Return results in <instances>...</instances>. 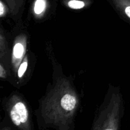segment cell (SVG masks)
<instances>
[{
  "instance_id": "cell-1",
  "label": "cell",
  "mask_w": 130,
  "mask_h": 130,
  "mask_svg": "<svg viewBox=\"0 0 130 130\" xmlns=\"http://www.w3.org/2000/svg\"><path fill=\"white\" fill-rule=\"evenodd\" d=\"M55 76V75H54ZM39 115L46 126L69 130L79 106V99L72 81L57 76L50 89L39 101Z\"/></svg>"
},
{
  "instance_id": "cell-2",
  "label": "cell",
  "mask_w": 130,
  "mask_h": 130,
  "mask_svg": "<svg viewBox=\"0 0 130 130\" xmlns=\"http://www.w3.org/2000/svg\"><path fill=\"white\" fill-rule=\"evenodd\" d=\"M124 112L119 89L110 85L91 126V130H119Z\"/></svg>"
},
{
  "instance_id": "cell-3",
  "label": "cell",
  "mask_w": 130,
  "mask_h": 130,
  "mask_svg": "<svg viewBox=\"0 0 130 130\" xmlns=\"http://www.w3.org/2000/svg\"><path fill=\"white\" fill-rule=\"evenodd\" d=\"M4 107L11 123L17 128L32 130L30 108L22 95L13 93L6 99Z\"/></svg>"
},
{
  "instance_id": "cell-4",
  "label": "cell",
  "mask_w": 130,
  "mask_h": 130,
  "mask_svg": "<svg viewBox=\"0 0 130 130\" xmlns=\"http://www.w3.org/2000/svg\"><path fill=\"white\" fill-rule=\"evenodd\" d=\"M28 36L25 32H20L15 36L10 51V69L11 79L15 82L19 66L27 53Z\"/></svg>"
},
{
  "instance_id": "cell-5",
  "label": "cell",
  "mask_w": 130,
  "mask_h": 130,
  "mask_svg": "<svg viewBox=\"0 0 130 130\" xmlns=\"http://www.w3.org/2000/svg\"><path fill=\"white\" fill-rule=\"evenodd\" d=\"M56 5V0H32L30 10L36 19H40L44 17L48 11Z\"/></svg>"
},
{
  "instance_id": "cell-6",
  "label": "cell",
  "mask_w": 130,
  "mask_h": 130,
  "mask_svg": "<svg viewBox=\"0 0 130 130\" xmlns=\"http://www.w3.org/2000/svg\"><path fill=\"white\" fill-rule=\"evenodd\" d=\"M10 50L6 32L1 26L0 30V66H3L8 70L10 75Z\"/></svg>"
},
{
  "instance_id": "cell-7",
  "label": "cell",
  "mask_w": 130,
  "mask_h": 130,
  "mask_svg": "<svg viewBox=\"0 0 130 130\" xmlns=\"http://www.w3.org/2000/svg\"><path fill=\"white\" fill-rule=\"evenodd\" d=\"M117 13L130 23V0H107Z\"/></svg>"
},
{
  "instance_id": "cell-8",
  "label": "cell",
  "mask_w": 130,
  "mask_h": 130,
  "mask_svg": "<svg viewBox=\"0 0 130 130\" xmlns=\"http://www.w3.org/2000/svg\"><path fill=\"white\" fill-rule=\"evenodd\" d=\"M7 5L10 11V14L17 20L20 19L22 15L23 11L25 7L27 0H3Z\"/></svg>"
},
{
  "instance_id": "cell-9",
  "label": "cell",
  "mask_w": 130,
  "mask_h": 130,
  "mask_svg": "<svg viewBox=\"0 0 130 130\" xmlns=\"http://www.w3.org/2000/svg\"><path fill=\"white\" fill-rule=\"evenodd\" d=\"M30 62V53H27L26 56L19 66L17 72L15 79V84L16 86L20 85L22 83L25 79V75L29 69V66Z\"/></svg>"
},
{
  "instance_id": "cell-10",
  "label": "cell",
  "mask_w": 130,
  "mask_h": 130,
  "mask_svg": "<svg viewBox=\"0 0 130 130\" xmlns=\"http://www.w3.org/2000/svg\"><path fill=\"white\" fill-rule=\"evenodd\" d=\"M62 5L71 10H83L92 5L93 0H60Z\"/></svg>"
},
{
  "instance_id": "cell-11",
  "label": "cell",
  "mask_w": 130,
  "mask_h": 130,
  "mask_svg": "<svg viewBox=\"0 0 130 130\" xmlns=\"http://www.w3.org/2000/svg\"><path fill=\"white\" fill-rule=\"evenodd\" d=\"M8 13L10 11L7 5L3 0H0V17L1 19L7 16Z\"/></svg>"
},
{
  "instance_id": "cell-12",
  "label": "cell",
  "mask_w": 130,
  "mask_h": 130,
  "mask_svg": "<svg viewBox=\"0 0 130 130\" xmlns=\"http://www.w3.org/2000/svg\"><path fill=\"white\" fill-rule=\"evenodd\" d=\"M1 130H13V129H10V128H8V127H5V128H3V129H1Z\"/></svg>"
}]
</instances>
